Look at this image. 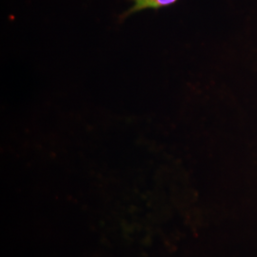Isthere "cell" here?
Returning <instances> with one entry per match:
<instances>
[{"label":"cell","instance_id":"obj_1","mask_svg":"<svg viewBox=\"0 0 257 257\" xmlns=\"http://www.w3.org/2000/svg\"><path fill=\"white\" fill-rule=\"evenodd\" d=\"M131 1L133 2V5L120 15L118 18L120 22L128 19V17L132 15L145 11V10L158 11L162 8L173 6L179 0H131Z\"/></svg>","mask_w":257,"mask_h":257}]
</instances>
